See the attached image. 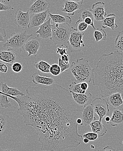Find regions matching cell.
<instances>
[{
    "label": "cell",
    "mask_w": 123,
    "mask_h": 151,
    "mask_svg": "<svg viewBox=\"0 0 123 151\" xmlns=\"http://www.w3.org/2000/svg\"><path fill=\"white\" fill-rule=\"evenodd\" d=\"M34 66L38 70L45 73H50L51 65L47 62L41 60L35 63Z\"/></svg>",
    "instance_id": "25"
},
{
    "label": "cell",
    "mask_w": 123,
    "mask_h": 151,
    "mask_svg": "<svg viewBox=\"0 0 123 151\" xmlns=\"http://www.w3.org/2000/svg\"><path fill=\"white\" fill-rule=\"evenodd\" d=\"M110 123L112 127L123 125V108H114Z\"/></svg>",
    "instance_id": "19"
},
{
    "label": "cell",
    "mask_w": 123,
    "mask_h": 151,
    "mask_svg": "<svg viewBox=\"0 0 123 151\" xmlns=\"http://www.w3.org/2000/svg\"><path fill=\"white\" fill-rule=\"evenodd\" d=\"M26 95L9 97L19 105L17 113L26 126L34 128L42 151H64L81 144L78 125L84 107L77 104L68 89L58 84L29 86Z\"/></svg>",
    "instance_id": "1"
},
{
    "label": "cell",
    "mask_w": 123,
    "mask_h": 151,
    "mask_svg": "<svg viewBox=\"0 0 123 151\" xmlns=\"http://www.w3.org/2000/svg\"><path fill=\"white\" fill-rule=\"evenodd\" d=\"M82 140L84 138L88 139L90 141H95L98 139L99 136L97 134L94 132H88L81 135Z\"/></svg>",
    "instance_id": "33"
},
{
    "label": "cell",
    "mask_w": 123,
    "mask_h": 151,
    "mask_svg": "<svg viewBox=\"0 0 123 151\" xmlns=\"http://www.w3.org/2000/svg\"><path fill=\"white\" fill-rule=\"evenodd\" d=\"M122 143H123V142H122Z\"/></svg>",
    "instance_id": "52"
},
{
    "label": "cell",
    "mask_w": 123,
    "mask_h": 151,
    "mask_svg": "<svg viewBox=\"0 0 123 151\" xmlns=\"http://www.w3.org/2000/svg\"><path fill=\"white\" fill-rule=\"evenodd\" d=\"M84 33L78 31L75 28H73L68 41V48L70 52H76L80 51L85 47L83 41Z\"/></svg>",
    "instance_id": "6"
},
{
    "label": "cell",
    "mask_w": 123,
    "mask_h": 151,
    "mask_svg": "<svg viewBox=\"0 0 123 151\" xmlns=\"http://www.w3.org/2000/svg\"><path fill=\"white\" fill-rule=\"evenodd\" d=\"M95 113L99 116L100 121L102 122L103 118L108 116L110 112L109 105L105 99L96 97L92 102Z\"/></svg>",
    "instance_id": "7"
},
{
    "label": "cell",
    "mask_w": 123,
    "mask_h": 151,
    "mask_svg": "<svg viewBox=\"0 0 123 151\" xmlns=\"http://www.w3.org/2000/svg\"><path fill=\"white\" fill-rule=\"evenodd\" d=\"M32 81L35 85L41 84L45 86H50L55 84L53 78L47 76H43L39 73L36 72L32 75Z\"/></svg>",
    "instance_id": "20"
},
{
    "label": "cell",
    "mask_w": 123,
    "mask_h": 151,
    "mask_svg": "<svg viewBox=\"0 0 123 151\" xmlns=\"http://www.w3.org/2000/svg\"><path fill=\"white\" fill-rule=\"evenodd\" d=\"M50 18L39 27V29L35 32L36 37L45 40H51L52 37V24Z\"/></svg>",
    "instance_id": "9"
},
{
    "label": "cell",
    "mask_w": 123,
    "mask_h": 151,
    "mask_svg": "<svg viewBox=\"0 0 123 151\" xmlns=\"http://www.w3.org/2000/svg\"><path fill=\"white\" fill-rule=\"evenodd\" d=\"M1 1L4 2H5V0H1Z\"/></svg>",
    "instance_id": "49"
},
{
    "label": "cell",
    "mask_w": 123,
    "mask_h": 151,
    "mask_svg": "<svg viewBox=\"0 0 123 151\" xmlns=\"http://www.w3.org/2000/svg\"><path fill=\"white\" fill-rule=\"evenodd\" d=\"M83 142L85 144L88 143L89 142H90V140H89L88 139H86V138H84V139H83Z\"/></svg>",
    "instance_id": "45"
},
{
    "label": "cell",
    "mask_w": 123,
    "mask_h": 151,
    "mask_svg": "<svg viewBox=\"0 0 123 151\" xmlns=\"http://www.w3.org/2000/svg\"><path fill=\"white\" fill-rule=\"evenodd\" d=\"M98 151H117V150L111 146H107L103 148L102 150H99Z\"/></svg>",
    "instance_id": "42"
},
{
    "label": "cell",
    "mask_w": 123,
    "mask_h": 151,
    "mask_svg": "<svg viewBox=\"0 0 123 151\" xmlns=\"http://www.w3.org/2000/svg\"><path fill=\"white\" fill-rule=\"evenodd\" d=\"M91 147L92 149H94L95 148V146L94 145H91Z\"/></svg>",
    "instance_id": "48"
},
{
    "label": "cell",
    "mask_w": 123,
    "mask_h": 151,
    "mask_svg": "<svg viewBox=\"0 0 123 151\" xmlns=\"http://www.w3.org/2000/svg\"><path fill=\"white\" fill-rule=\"evenodd\" d=\"M7 121L5 116L0 114V134H2L6 128Z\"/></svg>",
    "instance_id": "35"
},
{
    "label": "cell",
    "mask_w": 123,
    "mask_h": 151,
    "mask_svg": "<svg viewBox=\"0 0 123 151\" xmlns=\"http://www.w3.org/2000/svg\"><path fill=\"white\" fill-rule=\"evenodd\" d=\"M108 105L114 108L120 107L123 104L122 95L120 93H115L109 95L106 99Z\"/></svg>",
    "instance_id": "22"
},
{
    "label": "cell",
    "mask_w": 123,
    "mask_h": 151,
    "mask_svg": "<svg viewBox=\"0 0 123 151\" xmlns=\"http://www.w3.org/2000/svg\"><path fill=\"white\" fill-rule=\"evenodd\" d=\"M8 97L0 91V105L2 108H7L12 107L11 101L8 100Z\"/></svg>",
    "instance_id": "29"
},
{
    "label": "cell",
    "mask_w": 123,
    "mask_h": 151,
    "mask_svg": "<svg viewBox=\"0 0 123 151\" xmlns=\"http://www.w3.org/2000/svg\"><path fill=\"white\" fill-rule=\"evenodd\" d=\"M31 1H36V0H30Z\"/></svg>",
    "instance_id": "50"
},
{
    "label": "cell",
    "mask_w": 123,
    "mask_h": 151,
    "mask_svg": "<svg viewBox=\"0 0 123 151\" xmlns=\"http://www.w3.org/2000/svg\"><path fill=\"white\" fill-rule=\"evenodd\" d=\"M17 54V52L12 49L0 51V61L12 66L16 61Z\"/></svg>",
    "instance_id": "17"
},
{
    "label": "cell",
    "mask_w": 123,
    "mask_h": 151,
    "mask_svg": "<svg viewBox=\"0 0 123 151\" xmlns=\"http://www.w3.org/2000/svg\"><path fill=\"white\" fill-rule=\"evenodd\" d=\"M8 71V67L7 65L2 63H0V72L6 73Z\"/></svg>",
    "instance_id": "40"
},
{
    "label": "cell",
    "mask_w": 123,
    "mask_h": 151,
    "mask_svg": "<svg viewBox=\"0 0 123 151\" xmlns=\"http://www.w3.org/2000/svg\"><path fill=\"white\" fill-rule=\"evenodd\" d=\"M105 5L103 2H97L93 4L91 10L94 19L96 21H102L107 16L105 10Z\"/></svg>",
    "instance_id": "12"
},
{
    "label": "cell",
    "mask_w": 123,
    "mask_h": 151,
    "mask_svg": "<svg viewBox=\"0 0 123 151\" xmlns=\"http://www.w3.org/2000/svg\"><path fill=\"white\" fill-rule=\"evenodd\" d=\"M60 58L63 61L66 63H68L70 62V57L69 55L66 54L62 55Z\"/></svg>",
    "instance_id": "41"
},
{
    "label": "cell",
    "mask_w": 123,
    "mask_h": 151,
    "mask_svg": "<svg viewBox=\"0 0 123 151\" xmlns=\"http://www.w3.org/2000/svg\"><path fill=\"white\" fill-rule=\"evenodd\" d=\"M14 8L12 7L10 4H6L4 2L0 1V12L6 11L10 10H13Z\"/></svg>",
    "instance_id": "37"
},
{
    "label": "cell",
    "mask_w": 123,
    "mask_h": 151,
    "mask_svg": "<svg viewBox=\"0 0 123 151\" xmlns=\"http://www.w3.org/2000/svg\"><path fill=\"white\" fill-rule=\"evenodd\" d=\"M0 91L4 95L9 97V96L17 97L24 96L25 94L19 90L18 88L11 87L8 86L7 83L1 82L0 83Z\"/></svg>",
    "instance_id": "18"
},
{
    "label": "cell",
    "mask_w": 123,
    "mask_h": 151,
    "mask_svg": "<svg viewBox=\"0 0 123 151\" xmlns=\"http://www.w3.org/2000/svg\"><path fill=\"white\" fill-rule=\"evenodd\" d=\"M70 93L75 101L81 106L85 107L92 102L93 95L91 93L86 92L85 93H77L71 92Z\"/></svg>",
    "instance_id": "15"
},
{
    "label": "cell",
    "mask_w": 123,
    "mask_h": 151,
    "mask_svg": "<svg viewBox=\"0 0 123 151\" xmlns=\"http://www.w3.org/2000/svg\"><path fill=\"white\" fill-rule=\"evenodd\" d=\"M32 35V34H29L27 31L22 32L12 33L7 42L3 45V47L7 49L14 50L16 52L18 51L21 52L22 50L23 46Z\"/></svg>",
    "instance_id": "5"
},
{
    "label": "cell",
    "mask_w": 123,
    "mask_h": 151,
    "mask_svg": "<svg viewBox=\"0 0 123 151\" xmlns=\"http://www.w3.org/2000/svg\"><path fill=\"white\" fill-rule=\"evenodd\" d=\"M72 75L75 78L76 82L81 83L91 82L94 78L93 69L86 59L80 58L72 63L71 68Z\"/></svg>",
    "instance_id": "3"
},
{
    "label": "cell",
    "mask_w": 123,
    "mask_h": 151,
    "mask_svg": "<svg viewBox=\"0 0 123 151\" xmlns=\"http://www.w3.org/2000/svg\"><path fill=\"white\" fill-rule=\"evenodd\" d=\"M94 108L91 104L84 107L81 117L83 125H90L93 121L96 119L94 116Z\"/></svg>",
    "instance_id": "13"
},
{
    "label": "cell",
    "mask_w": 123,
    "mask_h": 151,
    "mask_svg": "<svg viewBox=\"0 0 123 151\" xmlns=\"http://www.w3.org/2000/svg\"><path fill=\"white\" fill-rule=\"evenodd\" d=\"M116 15L114 14H109L102 21V28L106 29L110 28L112 30H114L118 28V25L115 23Z\"/></svg>",
    "instance_id": "23"
},
{
    "label": "cell",
    "mask_w": 123,
    "mask_h": 151,
    "mask_svg": "<svg viewBox=\"0 0 123 151\" xmlns=\"http://www.w3.org/2000/svg\"><path fill=\"white\" fill-rule=\"evenodd\" d=\"M49 16L52 20L53 23L57 24L68 23L70 24L72 22V20L70 16H64L60 14H52L49 12Z\"/></svg>",
    "instance_id": "24"
},
{
    "label": "cell",
    "mask_w": 123,
    "mask_h": 151,
    "mask_svg": "<svg viewBox=\"0 0 123 151\" xmlns=\"http://www.w3.org/2000/svg\"><path fill=\"white\" fill-rule=\"evenodd\" d=\"M81 87L83 91H86L89 87L88 83L86 82H82L81 83Z\"/></svg>",
    "instance_id": "43"
},
{
    "label": "cell",
    "mask_w": 123,
    "mask_h": 151,
    "mask_svg": "<svg viewBox=\"0 0 123 151\" xmlns=\"http://www.w3.org/2000/svg\"><path fill=\"white\" fill-rule=\"evenodd\" d=\"M94 36L96 42L101 41H106L107 34L105 31L102 29H97L95 30Z\"/></svg>",
    "instance_id": "26"
},
{
    "label": "cell",
    "mask_w": 123,
    "mask_h": 151,
    "mask_svg": "<svg viewBox=\"0 0 123 151\" xmlns=\"http://www.w3.org/2000/svg\"><path fill=\"white\" fill-rule=\"evenodd\" d=\"M75 29L80 32H83L87 29L88 27L87 25L84 22L81 20H78L75 24Z\"/></svg>",
    "instance_id": "31"
},
{
    "label": "cell",
    "mask_w": 123,
    "mask_h": 151,
    "mask_svg": "<svg viewBox=\"0 0 123 151\" xmlns=\"http://www.w3.org/2000/svg\"><path fill=\"white\" fill-rule=\"evenodd\" d=\"M83 1L75 2L70 0H63L64 6L62 12L68 14V16H73L75 11L81 9Z\"/></svg>",
    "instance_id": "16"
},
{
    "label": "cell",
    "mask_w": 123,
    "mask_h": 151,
    "mask_svg": "<svg viewBox=\"0 0 123 151\" xmlns=\"http://www.w3.org/2000/svg\"></svg>",
    "instance_id": "53"
},
{
    "label": "cell",
    "mask_w": 123,
    "mask_h": 151,
    "mask_svg": "<svg viewBox=\"0 0 123 151\" xmlns=\"http://www.w3.org/2000/svg\"><path fill=\"white\" fill-rule=\"evenodd\" d=\"M0 74H1V72H0Z\"/></svg>",
    "instance_id": "51"
},
{
    "label": "cell",
    "mask_w": 123,
    "mask_h": 151,
    "mask_svg": "<svg viewBox=\"0 0 123 151\" xmlns=\"http://www.w3.org/2000/svg\"><path fill=\"white\" fill-rule=\"evenodd\" d=\"M50 73L54 76H57L61 73V70L60 66L57 64H53L51 65Z\"/></svg>",
    "instance_id": "32"
},
{
    "label": "cell",
    "mask_w": 123,
    "mask_h": 151,
    "mask_svg": "<svg viewBox=\"0 0 123 151\" xmlns=\"http://www.w3.org/2000/svg\"><path fill=\"white\" fill-rule=\"evenodd\" d=\"M105 120L107 124H108L110 123V120H111V118L109 117L108 116H106L105 118Z\"/></svg>",
    "instance_id": "44"
},
{
    "label": "cell",
    "mask_w": 123,
    "mask_h": 151,
    "mask_svg": "<svg viewBox=\"0 0 123 151\" xmlns=\"http://www.w3.org/2000/svg\"><path fill=\"white\" fill-rule=\"evenodd\" d=\"M69 90L70 92L77 93H85L86 91L82 90L81 87V83H77L76 82L72 83L69 86Z\"/></svg>",
    "instance_id": "28"
},
{
    "label": "cell",
    "mask_w": 123,
    "mask_h": 151,
    "mask_svg": "<svg viewBox=\"0 0 123 151\" xmlns=\"http://www.w3.org/2000/svg\"><path fill=\"white\" fill-rule=\"evenodd\" d=\"M115 47L118 51L123 53V31L118 33L114 42Z\"/></svg>",
    "instance_id": "27"
},
{
    "label": "cell",
    "mask_w": 123,
    "mask_h": 151,
    "mask_svg": "<svg viewBox=\"0 0 123 151\" xmlns=\"http://www.w3.org/2000/svg\"><path fill=\"white\" fill-rule=\"evenodd\" d=\"M6 37V31L4 28L0 26V43L4 41V38Z\"/></svg>",
    "instance_id": "39"
},
{
    "label": "cell",
    "mask_w": 123,
    "mask_h": 151,
    "mask_svg": "<svg viewBox=\"0 0 123 151\" xmlns=\"http://www.w3.org/2000/svg\"><path fill=\"white\" fill-rule=\"evenodd\" d=\"M50 4L47 0H36L29 8L30 14L40 13L50 9Z\"/></svg>",
    "instance_id": "14"
},
{
    "label": "cell",
    "mask_w": 123,
    "mask_h": 151,
    "mask_svg": "<svg viewBox=\"0 0 123 151\" xmlns=\"http://www.w3.org/2000/svg\"><path fill=\"white\" fill-rule=\"evenodd\" d=\"M50 12V10L48 9L40 13L31 14L29 29H36L44 23L47 17L49 16Z\"/></svg>",
    "instance_id": "10"
},
{
    "label": "cell",
    "mask_w": 123,
    "mask_h": 151,
    "mask_svg": "<svg viewBox=\"0 0 123 151\" xmlns=\"http://www.w3.org/2000/svg\"><path fill=\"white\" fill-rule=\"evenodd\" d=\"M93 73V85L99 88L102 97L115 93L123 95V53L116 51L102 55Z\"/></svg>",
    "instance_id": "2"
},
{
    "label": "cell",
    "mask_w": 123,
    "mask_h": 151,
    "mask_svg": "<svg viewBox=\"0 0 123 151\" xmlns=\"http://www.w3.org/2000/svg\"><path fill=\"white\" fill-rule=\"evenodd\" d=\"M70 1H73L78 2L82 1H83V0H70Z\"/></svg>",
    "instance_id": "47"
},
{
    "label": "cell",
    "mask_w": 123,
    "mask_h": 151,
    "mask_svg": "<svg viewBox=\"0 0 123 151\" xmlns=\"http://www.w3.org/2000/svg\"><path fill=\"white\" fill-rule=\"evenodd\" d=\"M30 21V14L29 11L23 12L21 9L17 10L15 14L14 23L21 29H29Z\"/></svg>",
    "instance_id": "8"
},
{
    "label": "cell",
    "mask_w": 123,
    "mask_h": 151,
    "mask_svg": "<svg viewBox=\"0 0 123 151\" xmlns=\"http://www.w3.org/2000/svg\"><path fill=\"white\" fill-rule=\"evenodd\" d=\"M0 151H14L12 150H10V149H1L0 150Z\"/></svg>",
    "instance_id": "46"
},
{
    "label": "cell",
    "mask_w": 123,
    "mask_h": 151,
    "mask_svg": "<svg viewBox=\"0 0 123 151\" xmlns=\"http://www.w3.org/2000/svg\"><path fill=\"white\" fill-rule=\"evenodd\" d=\"M68 50L66 48H63L62 47H58L57 48V54L60 55H64L67 54V52H68Z\"/></svg>",
    "instance_id": "38"
},
{
    "label": "cell",
    "mask_w": 123,
    "mask_h": 151,
    "mask_svg": "<svg viewBox=\"0 0 123 151\" xmlns=\"http://www.w3.org/2000/svg\"><path fill=\"white\" fill-rule=\"evenodd\" d=\"M37 38V37H35L31 40L28 41L23 46L22 50L24 51L29 53L28 57L31 55L36 56L39 54L40 44Z\"/></svg>",
    "instance_id": "11"
},
{
    "label": "cell",
    "mask_w": 123,
    "mask_h": 151,
    "mask_svg": "<svg viewBox=\"0 0 123 151\" xmlns=\"http://www.w3.org/2000/svg\"><path fill=\"white\" fill-rule=\"evenodd\" d=\"M22 68V65L20 63L14 62L12 65V70L15 73H19L20 72Z\"/></svg>",
    "instance_id": "36"
},
{
    "label": "cell",
    "mask_w": 123,
    "mask_h": 151,
    "mask_svg": "<svg viewBox=\"0 0 123 151\" xmlns=\"http://www.w3.org/2000/svg\"><path fill=\"white\" fill-rule=\"evenodd\" d=\"M73 28L68 23H53L52 24V37L51 40L58 47L65 46L68 48V41Z\"/></svg>",
    "instance_id": "4"
},
{
    "label": "cell",
    "mask_w": 123,
    "mask_h": 151,
    "mask_svg": "<svg viewBox=\"0 0 123 151\" xmlns=\"http://www.w3.org/2000/svg\"><path fill=\"white\" fill-rule=\"evenodd\" d=\"M93 132L98 134L99 137H103L107 133V129L102 124V122L96 119L90 124Z\"/></svg>",
    "instance_id": "21"
},
{
    "label": "cell",
    "mask_w": 123,
    "mask_h": 151,
    "mask_svg": "<svg viewBox=\"0 0 123 151\" xmlns=\"http://www.w3.org/2000/svg\"><path fill=\"white\" fill-rule=\"evenodd\" d=\"M79 14L78 20H81L83 21L86 17H94L91 9H80L79 12Z\"/></svg>",
    "instance_id": "30"
},
{
    "label": "cell",
    "mask_w": 123,
    "mask_h": 151,
    "mask_svg": "<svg viewBox=\"0 0 123 151\" xmlns=\"http://www.w3.org/2000/svg\"><path fill=\"white\" fill-rule=\"evenodd\" d=\"M58 65L60 66L61 70V73H63L65 71L68 70L70 68L71 65L70 63H66L62 60L60 58H59L58 60Z\"/></svg>",
    "instance_id": "34"
}]
</instances>
